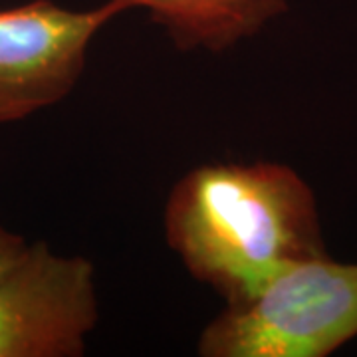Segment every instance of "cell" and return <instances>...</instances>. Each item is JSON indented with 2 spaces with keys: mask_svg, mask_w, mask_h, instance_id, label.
I'll return each mask as SVG.
<instances>
[{
  "mask_svg": "<svg viewBox=\"0 0 357 357\" xmlns=\"http://www.w3.org/2000/svg\"><path fill=\"white\" fill-rule=\"evenodd\" d=\"M163 225L169 248L227 306L294 262L326 256L314 192L272 161L195 167L169 192Z\"/></svg>",
  "mask_w": 357,
  "mask_h": 357,
  "instance_id": "1",
  "label": "cell"
},
{
  "mask_svg": "<svg viewBox=\"0 0 357 357\" xmlns=\"http://www.w3.org/2000/svg\"><path fill=\"white\" fill-rule=\"evenodd\" d=\"M357 335V264L294 262L199 337L203 357H324Z\"/></svg>",
  "mask_w": 357,
  "mask_h": 357,
  "instance_id": "2",
  "label": "cell"
},
{
  "mask_svg": "<svg viewBox=\"0 0 357 357\" xmlns=\"http://www.w3.org/2000/svg\"><path fill=\"white\" fill-rule=\"evenodd\" d=\"M121 0L70 10L32 0L0 10V123L24 119L62 102L86 68L91 40L115 16Z\"/></svg>",
  "mask_w": 357,
  "mask_h": 357,
  "instance_id": "3",
  "label": "cell"
},
{
  "mask_svg": "<svg viewBox=\"0 0 357 357\" xmlns=\"http://www.w3.org/2000/svg\"><path fill=\"white\" fill-rule=\"evenodd\" d=\"M98 324L96 270L46 243L0 278V357H79Z\"/></svg>",
  "mask_w": 357,
  "mask_h": 357,
  "instance_id": "4",
  "label": "cell"
},
{
  "mask_svg": "<svg viewBox=\"0 0 357 357\" xmlns=\"http://www.w3.org/2000/svg\"><path fill=\"white\" fill-rule=\"evenodd\" d=\"M147 10L178 50L220 54L286 13V0H121Z\"/></svg>",
  "mask_w": 357,
  "mask_h": 357,
  "instance_id": "5",
  "label": "cell"
},
{
  "mask_svg": "<svg viewBox=\"0 0 357 357\" xmlns=\"http://www.w3.org/2000/svg\"><path fill=\"white\" fill-rule=\"evenodd\" d=\"M28 244L20 234H13L0 227V278L20 262V258L26 255Z\"/></svg>",
  "mask_w": 357,
  "mask_h": 357,
  "instance_id": "6",
  "label": "cell"
}]
</instances>
